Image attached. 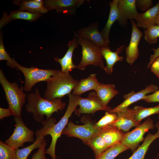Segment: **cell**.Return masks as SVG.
Instances as JSON below:
<instances>
[{
  "mask_svg": "<svg viewBox=\"0 0 159 159\" xmlns=\"http://www.w3.org/2000/svg\"><path fill=\"white\" fill-rule=\"evenodd\" d=\"M27 102L26 105V110L32 114L34 120L42 122L44 121V116L48 119L54 112L58 110L62 111L66 104L62 102L61 98L49 100L42 97L39 89L35 88V92L29 93L27 96Z\"/></svg>",
  "mask_w": 159,
  "mask_h": 159,
  "instance_id": "6da1fadb",
  "label": "cell"
},
{
  "mask_svg": "<svg viewBox=\"0 0 159 159\" xmlns=\"http://www.w3.org/2000/svg\"><path fill=\"white\" fill-rule=\"evenodd\" d=\"M79 82L74 79L69 73H63L60 71L46 82L44 97L49 100L61 98L71 93Z\"/></svg>",
  "mask_w": 159,
  "mask_h": 159,
  "instance_id": "7a4b0ae2",
  "label": "cell"
},
{
  "mask_svg": "<svg viewBox=\"0 0 159 159\" xmlns=\"http://www.w3.org/2000/svg\"><path fill=\"white\" fill-rule=\"evenodd\" d=\"M0 83L5 93L6 99L12 115L21 117L22 108L25 102L26 95L15 82L10 83L3 71L0 70Z\"/></svg>",
  "mask_w": 159,
  "mask_h": 159,
  "instance_id": "3957f363",
  "label": "cell"
},
{
  "mask_svg": "<svg viewBox=\"0 0 159 159\" xmlns=\"http://www.w3.org/2000/svg\"><path fill=\"white\" fill-rule=\"evenodd\" d=\"M74 33V36L77 38L78 44L81 46L82 49L81 60L77 68L84 70L88 65H92L99 66L104 70L105 66L100 48L88 39L80 37L76 32Z\"/></svg>",
  "mask_w": 159,
  "mask_h": 159,
  "instance_id": "277c9868",
  "label": "cell"
},
{
  "mask_svg": "<svg viewBox=\"0 0 159 159\" xmlns=\"http://www.w3.org/2000/svg\"><path fill=\"white\" fill-rule=\"evenodd\" d=\"M68 95L69 101L66 111L61 119L54 125L49 132V135L51 137L52 141L45 153L49 154L52 159H56L55 148L57 140L61 137L63 130L67 125L69 118L75 111L78 105L77 95L70 93Z\"/></svg>",
  "mask_w": 159,
  "mask_h": 159,
  "instance_id": "5b68a950",
  "label": "cell"
},
{
  "mask_svg": "<svg viewBox=\"0 0 159 159\" xmlns=\"http://www.w3.org/2000/svg\"><path fill=\"white\" fill-rule=\"evenodd\" d=\"M82 119L85 122L83 125H76L70 121L63 130L62 134L79 138L86 145L101 130L96 127L95 122L91 119L89 116H83Z\"/></svg>",
  "mask_w": 159,
  "mask_h": 159,
  "instance_id": "8992f818",
  "label": "cell"
},
{
  "mask_svg": "<svg viewBox=\"0 0 159 159\" xmlns=\"http://www.w3.org/2000/svg\"><path fill=\"white\" fill-rule=\"evenodd\" d=\"M14 62L16 69L23 74L25 81L23 90L26 92L30 91L33 86L38 82H47L51 77L61 70L52 69H43L32 66L28 68L19 64L14 59Z\"/></svg>",
  "mask_w": 159,
  "mask_h": 159,
  "instance_id": "52a82bcc",
  "label": "cell"
},
{
  "mask_svg": "<svg viewBox=\"0 0 159 159\" xmlns=\"http://www.w3.org/2000/svg\"><path fill=\"white\" fill-rule=\"evenodd\" d=\"M15 128L12 134L5 143L15 149L23 147L24 144L34 141V132L25 125L21 117H14Z\"/></svg>",
  "mask_w": 159,
  "mask_h": 159,
  "instance_id": "ba28073f",
  "label": "cell"
},
{
  "mask_svg": "<svg viewBox=\"0 0 159 159\" xmlns=\"http://www.w3.org/2000/svg\"><path fill=\"white\" fill-rule=\"evenodd\" d=\"M155 126L153 120L148 117L143 123L136 127L132 130L125 133L120 142L134 152L138 147L140 143L144 141L145 133L150 129H154Z\"/></svg>",
  "mask_w": 159,
  "mask_h": 159,
  "instance_id": "9c48e42d",
  "label": "cell"
},
{
  "mask_svg": "<svg viewBox=\"0 0 159 159\" xmlns=\"http://www.w3.org/2000/svg\"><path fill=\"white\" fill-rule=\"evenodd\" d=\"M56 122L55 119L53 117L46 119L42 122V123L43 126L36 131V139L34 143L24 148L15 150L16 159H27L34 150L39 148L44 137L47 135H49L50 130Z\"/></svg>",
  "mask_w": 159,
  "mask_h": 159,
  "instance_id": "30bf717a",
  "label": "cell"
},
{
  "mask_svg": "<svg viewBox=\"0 0 159 159\" xmlns=\"http://www.w3.org/2000/svg\"><path fill=\"white\" fill-rule=\"evenodd\" d=\"M78 109L75 111V114L80 116L82 114L94 115L97 111L102 110L109 111L112 109L109 106H105L97 95L95 91L90 92L86 98H83L77 95Z\"/></svg>",
  "mask_w": 159,
  "mask_h": 159,
  "instance_id": "8fae6325",
  "label": "cell"
},
{
  "mask_svg": "<svg viewBox=\"0 0 159 159\" xmlns=\"http://www.w3.org/2000/svg\"><path fill=\"white\" fill-rule=\"evenodd\" d=\"M85 0H47L44 4L48 10L55 9L57 12H61L71 15H74L77 9L83 4Z\"/></svg>",
  "mask_w": 159,
  "mask_h": 159,
  "instance_id": "7c38bea8",
  "label": "cell"
},
{
  "mask_svg": "<svg viewBox=\"0 0 159 159\" xmlns=\"http://www.w3.org/2000/svg\"><path fill=\"white\" fill-rule=\"evenodd\" d=\"M158 87L157 85L151 84L147 86L146 88L138 92L134 91L125 94L123 96L124 101L115 108L110 110V113H117L123 110L128 107L131 104L140 100H142L148 93H154L158 90Z\"/></svg>",
  "mask_w": 159,
  "mask_h": 159,
  "instance_id": "4fadbf2b",
  "label": "cell"
},
{
  "mask_svg": "<svg viewBox=\"0 0 159 159\" xmlns=\"http://www.w3.org/2000/svg\"><path fill=\"white\" fill-rule=\"evenodd\" d=\"M132 32L129 45L125 49L126 62L132 65L139 55L138 45L143 35L142 32L138 29L133 20H131Z\"/></svg>",
  "mask_w": 159,
  "mask_h": 159,
  "instance_id": "5bb4252c",
  "label": "cell"
},
{
  "mask_svg": "<svg viewBox=\"0 0 159 159\" xmlns=\"http://www.w3.org/2000/svg\"><path fill=\"white\" fill-rule=\"evenodd\" d=\"M119 17L117 20L122 26L127 25V20L135 19L138 13L136 0H117Z\"/></svg>",
  "mask_w": 159,
  "mask_h": 159,
  "instance_id": "9a60e30c",
  "label": "cell"
},
{
  "mask_svg": "<svg viewBox=\"0 0 159 159\" xmlns=\"http://www.w3.org/2000/svg\"><path fill=\"white\" fill-rule=\"evenodd\" d=\"M98 26V22H96L77 30L76 32L80 37L88 39L100 48L109 47L100 32Z\"/></svg>",
  "mask_w": 159,
  "mask_h": 159,
  "instance_id": "2e32d148",
  "label": "cell"
},
{
  "mask_svg": "<svg viewBox=\"0 0 159 159\" xmlns=\"http://www.w3.org/2000/svg\"><path fill=\"white\" fill-rule=\"evenodd\" d=\"M116 113L117 119L113 125L124 132H128L131 128L140 125L135 120L133 108L128 107Z\"/></svg>",
  "mask_w": 159,
  "mask_h": 159,
  "instance_id": "e0dca14e",
  "label": "cell"
},
{
  "mask_svg": "<svg viewBox=\"0 0 159 159\" xmlns=\"http://www.w3.org/2000/svg\"><path fill=\"white\" fill-rule=\"evenodd\" d=\"M78 39L74 36L73 39L69 41L68 44V49L64 56L61 58H55V60L60 64L61 72L69 73L73 69L77 68V66L74 64L72 61L73 54L74 49L78 46Z\"/></svg>",
  "mask_w": 159,
  "mask_h": 159,
  "instance_id": "ac0fdd59",
  "label": "cell"
},
{
  "mask_svg": "<svg viewBox=\"0 0 159 159\" xmlns=\"http://www.w3.org/2000/svg\"><path fill=\"white\" fill-rule=\"evenodd\" d=\"M124 46L122 45L118 48L115 52L112 51L109 47L100 48L103 58L105 59L106 66L105 67L104 70L107 74H111L113 71V67L116 62L122 61L124 57L120 56L119 54L123 50Z\"/></svg>",
  "mask_w": 159,
  "mask_h": 159,
  "instance_id": "d6986e66",
  "label": "cell"
},
{
  "mask_svg": "<svg viewBox=\"0 0 159 159\" xmlns=\"http://www.w3.org/2000/svg\"><path fill=\"white\" fill-rule=\"evenodd\" d=\"M159 11V1L153 7L143 13H138L135 19L138 27L146 29L156 24V21Z\"/></svg>",
  "mask_w": 159,
  "mask_h": 159,
  "instance_id": "ffe728a7",
  "label": "cell"
},
{
  "mask_svg": "<svg viewBox=\"0 0 159 159\" xmlns=\"http://www.w3.org/2000/svg\"><path fill=\"white\" fill-rule=\"evenodd\" d=\"M99 134L109 147L120 142L125 134L122 131L113 125L102 129Z\"/></svg>",
  "mask_w": 159,
  "mask_h": 159,
  "instance_id": "44dd1931",
  "label": "cell"
},
{
  "mask_svg": "<svg viewBox=\"0 0 159 159\" xmlns=\"http://www.w3.org/2000/svg\"><path fill=\"white\" fill-rule=\"evenodd\" d=\"M155 126L157 129L156 132L154 134L148 133L142 145L134 152L130 157L127 159H144L150 145L155 140L159 138V121L157 122Z\"/></svg>",
  "mask_w": 159,
  "mask_h": 159,
  "instance_id": "7402d4cb",
  "label": "cell"
},
{
  "mask_svg": "<svg viewBox=\"0 0 159 159\" xmlns=\"http://www.w3.org/2000/svg\"><path fill=\"white\" fill-rule=\"evenodd\" d=\"M100 84L96 78V74H92L87 78L81 79L72 91V94L80 96L91 90H94Z\"/></svg>",
  "mask_w": 159,
  "mask_h": 159,
  "instance_id": "603a6c76",
  "label": "cell"
},
{
  "mask_svg": "<svg viewBox=\"0 0 159 159\" xmlns=\"http://www.w3.org/2000/svg\"><path fill=\"white\" fill-rule=\"evenodd\" d=\"M115 86L112 84H100L95 90L96 94L102 101L104 105L108 106L110 100L118 94L115 89Z\"/></svg>",
  "mask_w": 159,
  "mask_h": 159,
  "instance_id": "cb8c5ba5",
  "label": "cell"
},
{
  "mask_svg": "<svg viewBox=\"0 0 159 159\" xmlns=\"http://www.w3.org/2000/svg\"><path fill=\"white\" fill-rule=\"evenodd\" d=\"M110 10L109 16L105 26L101 31V34L106 42L109 44V35L111 28L119 17L117 0H113L110 3Z\"/></svg>",
  "mask_w": 159,
  "mask_h": 159,
  "instance_id": "d4e9b609",
  "label": "cell"
},
{
  "mask_svg": "<svg viewBox=\"0 0 159 159\" xmlns=\"http://www.w3.org/2000/svg\"><path fill=\"white\" fill-rule=\"evenodd\" d=\"M40 14L32 13L21 10L12 11L9 14L4 15L0 20V27L2 28L11 21L16 19L33 21L37 19Z\"/></svg>",
  "mask_w": 159,
  "mask_h": 159,
  "instance_id": "484cf974",
  "label": "cell"
},
{
  "mask_svg": "<svg viewBox=\"0 0 159 159\" xmlns=\"http://www.w3.org/2000/svg\"><path fill=\"white\" fill-rule=\"evenodd\" d=\"M16 2L19 6L21 11L26 10L31 13L39 14L45 13L48 11L42 0L18 1Z\"/></svg>",
  "mask_w": 159,
  "mask_h": 159,
  "instance_id": "4316f807",
  "label": "cell"
},
{
  "mask_svg": "<svg viewBox=\"0 0 159 159\" xmlns=\"http://www.w3.org/2000/svg\"><path fill=\"white\" fill-rule=\"evenodd\" d=\"M86 145L93 150L95 159L98 158L109 148L99 133L92 138Z\"/></svg>",
  "mask_w": 159,
  "mask_h": 159,
  "instance_id": "83f0119b",
  "label": "cell"
},
{
  "mask_svg": "<svg viewBox=\"0 0 159 159\" xmlns=\"http://www.w3.org/2000/svg\"><path fill=\"white\" fill-rule=\"evenodd\" d=\"M128 149L120 142L109 147L96 159H114L119 154Z\"/></svg>",
  "mask_w": 159,
  "mask_h": 159,
  "instance_id": "f1b7e54d",
  "label": "cell"
},
{
  "mask_svg": "<svg viewBox=\"0 0 159 159\" xmlns=\"http://www.w3.org/2000/svg\"><path fill=\"white\" fill-rule=\"evenodd\" d=\"M133 109L135 114V120L139 124L145 118L153 114H159V105L156 106L148 108L136 106Z\"/></svg>",
  "mask_w": 159,
  "mask_h": 159,
  "instance_id": "f546056e",
  "label": "cell"
},
{
  "mask_svg": "<svg viewBox=\"0 0 159 159\" xmlns=\"http://www.w3.org/2000/svg\"><path fill=\"white\" fill-rule=\"evenodd\" d=\"M159 37V25L155 24L148 27L144 31V38L149 44L156 43Z\"/></svg>",
  "mask_w": 159,
  "mask_h": 159,
  "instance_id": "4dcf8cb0",
  "label": "cell"
},
{
  "mask_svg": "<svg viewBox=\"0 0 159 159\" xmlns=\"http://www.w3.org/2000/svg\"><path fill=\"white\" fill-rule=\"evenodd\" d=\"M117 117L116 113L106 112L104 115L95 125L96 127L102 130L109 126L113 125Z\"/></svg>",
  "mask_w": 159,
  "mask_h": 159,
  "instance_id": "1f68e13d",
  "label": "cell"
},
{
  "mask_svg": "<svg viewBox=\"0 0 159 159\" xmlns=\"http://www.w3.org/2000/svg\"><path fill=\"white\" fill-rule=\"evenodd\" d=\"M15 149L0 141V159H16Z\"/></svg>",
  "mask_w": 159,
  "mask_h": 159,
  "instance_id": "d6a6232c",
  "label": "cell"
},
{
  "mask_svg": "<svg viewBox=\"0 0 159 159\" xmlns=\"http://www.w3.org/2000/svg\"><path fill=\"white\" fill-rule=\"evenodd\" d=\"M14 58H11L6 52L4 46L2 37L0 39V60H4L7 61V64L11 68H16L14 62Z\"/></svg>",
  "mask_w": 159,
  "mask_h": 159,
  "instance_id": "836d02e7",
  "label": "cell"
},
{
  "mask_svg": "<svg viewBox=\"0 0 159 159\" xmlns=\"http://www.w3.org/2000/svg\"><path fill=\"white\" fill-rule=\"evenodd\" d=\"M46 145V141L44 138L38 151L34 153L31 159H47L45 156Z\"/></svg>",
  "mask_w": 159,
  "mask_h": 159,
  "instance_id": "e575fe53",
  "label": "cell"
},
{
  "mask_svg": "<svg viewBox=\"0 0 159 159\" xmlns=\"http://www.w3.org/2000/svg\"><path fill=\"white\" fill-rule=\"evenodd\" d=\"M153 4L152 0H136L137 8L144 12L151 8Z\"/></svg>",
  "mask_w": 159,
  "mask_h": 159,
  "instance_id": "d590c367",
  "label": "cell"
},
{
  "mask_svg": "<svg viewBox=\"0 0 159 159\" xmlns=\"http://www.w3.org/2000/svg\"><path fill=\"white\" fill-rule=\"evenodd\" d=\"M142 100L148 103L159 102V90L151 94L146 95Z\"/></svg>",
  "mask_w": 159,
  "mask_h": 159,
  "instance_id": "8d00e7d4",
  "label": "cell"
},
{
  "mask_svg": "<svg viewBox=\"0 0 159 159\" xmlns=\"http://www.w3.org/2000/svg\"><path fill=\"white\" fill-rule=\"evenodd\" d=\"M150 68L151 72L156 76L159 74V56L152 63Z\"/></svg>",
  "mask_w": 159,
  "mask_h": 159,
  "instance_id": "74e56055",
  "label": "cell"
},
{
  "mask_svg": "<svg viewBox=\"0 0 159 159\" xmlns=\"http://www.w3.org/2000/svg\"><path fill=\"white\" fill-rule=\"evenodd\" d=\"M12 115L11 113L10 109L0 107V119L2 120L4 118Z\"/></svg>",
  "mask_w": 159,
  "mask_h": 159,
  "instance_id": "f35d334b",
  "label": "cell"
},
{
  "mask_svg": "<svg viewBox=\"0 0 159 159\" xmlns=\"http://www.w3.org/2000/svg\"><path fill=\"white\" fill-rule=\"evenodd\" d=\"M152 49L154 51V53L150 56V61L147 65L148 68H149L150 67L152 63L159 56V46L156 49L153 48Z\"/></svg>",
  "mask_w": 159,
  "mask_h": 159,
  "instance_id": "ab89813d",
  "label": "cell"
},
{
  "mask_svg": "<svg viewBox=\"0 0 159 159\" xmlns=\"http://www.w3.org/2000/svg\"><path fill=\"white\" fill-rule=\"evenodd\" d=\"M156 24L159 25V11L156 18Z\"/></svg>",
  "mask_w": 159,
  "mask_h": 159,
  "instance_id": "60d3db41",
  "label": "cell"
},
{
  "mask_svg": "<svg viewBox=\"0 0 159 159\" xmlns=\"http://www.w3.org/2000/svg\"><path fill=\"white\" fill-rule=\"evenodd\" d=\"M157 77L159 80V74Z\"/></svg>",
  "mask_w": 159,
  "mask_h": 159,
  "instance_id": "b9f144b4",
  "label": "cell"
},
{
  "mask_svg": "<svg viewBox=\"0 0 159 159\" xmlns=\"http://www.w3.org/2000/svg\"><path fill=\"white\" fill-rule=\"evenodd\" d=\"M157 157L156 159H158V156L157 157Z\"/></svg>",
  "mask_w": 159,
  "mask_h": 159,
  "instance_id": "7bdbcfd3",
  "label": "cell"
},
{
  "mask_svg": "<svg viewBox=\"0 0 159 159\" xmlns=\"http://www.w3.org/2000/svg\"><path fill=\"white\" fill-rule=\"evenodd\" d=\"M158 116H159V115H158Z\"/></svg>",
  "mask_w": 159,
  "mask_h": 159,
  "instance_id": "ee69618b",
  "label": "cell"
}]
</instances>
